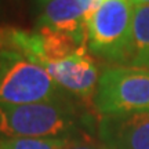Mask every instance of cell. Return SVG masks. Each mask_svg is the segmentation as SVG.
<instances>
[{
  "instance_id": "obj_1",
  "label": "cell",
  "mask_w": 149,
  "mask_h": 149,
  "mask_svg": "<svg viewBox=\"0 0 149 149\" xmlns=\"http://www.w3.org/2000/svg\"><path fill=\"white\" fill-rule=\"evenodd\" d=\"M73 126L72 108L57 100L25 105L0 104V134L6 138H58Z\"/></svg>"
},
{
  "instance_id": "obj_4",
  "label": "cell",
  "mask_w": 149,
  "mask_h": 149,
  "mask_svg": "<svg viewBox=\"0 0 149 149\" xmlns=\"http://www.w3.org/2000/svg\"><path fill=\"white\" fill-rule=\"evenodd\" d=\"M94 104L105 116L149 112V69L130 66L105 69L97 84Z\"/></svg>"
},
{
  "instance_id": "obj_8",
  "label": "cell",
  "mask_w": 149,
  "mask_h": 149,
  "mask_svg": "<svg viewBox=\"0 0 149 149\" xmlns=\"http://www.w3.org/2000/svg\"><path fill=\"white\" fill-rule=\"evenodd\" d=\"M130 66L149 69V4L134 6L133 54Z\"/></svg>"
},
{
  "instance_id": "obj_11",
  "label": "cell",
  "mask_w": 149,
  "mask_h": 149,
  "mask_svg": "<svg viewBox=\"0 0 149 149\" xmlns=\"http://www.w3.org/2000/svg\"><path fill=\"white\" fill-rule=\"evenodd\" d=\"M65 149H101V148L95 146L91 142H86V141H73V142L68 141V145L65 146Z\"/></svg>"
},
{
  "instance_id": "obj_3",
  "label": "cell",
  "mask_w": 149,
  "mask_h": 149,
  "mask_svg": "<svg viewBox=\"0 0 149 149\" xmlns=\"http://www.w3.org/2000/svg\"><path fill=\"white\" fill-rule=\"evenodd\" d=\"M57 94L58 84L40 65L18 53L0 50V104L47 102Z\"/></svg>"
},
{
  "instance_id": "obj_7",
  "label": "cell",
  "mask_w": 149,
  "mask_h": 149,
  "mask_svg": "<svg viewBox=\"0 0 149 149\" xmlns=\"http://www.w3.org/2000/svg\"><path fill=\"white\" fill-rule=\"evenodd\" d=\"M40 6L39 28H50L87 39V25L79 0H44Z\"/></svg>"
},
{
  "instance_id": "obj_10",
  "label": "cell",
  "mask_w": 149,
  "mask_h": 149,
  "mask_svg": "<svg viewBox=\"0 0 149 149\" xmlns=\"http://www.w3.org/2000/svg\"><path fill=\"white\" fill-rule=\"evenodd\" d=\"M79 1L81 8H83L84 21H86V25H87V22L90 21L91 18L94 17V14L100 10V7L104 4L105 0H79Z\"/></svg>"
},
{
  "instance_id": "obj_12",
  "label": "cell",
  "mask_w": 149,
  "mask_h": 149,
  "mask_svg": "<svg viewBox=\"0 0 149 149\" xmlns=\"http://www.w3.org/2000/svg\"><path fill=\"white\" fill-rule=\"evenodd\" d=\"M134 6H139V4H149V0H130Z\"/></svg>"
},
{
  "instance_id": "obj_2",
  "label": "cell",
  "mask_w": 149,
  "mask_h": 149,
  "mask_svg": "<svg viewBox=\"0 0 149 149\" xmlns=\"http://www.w3.org/2000/svg\"><path fill=\"white\" fill-rule=\"evenodd\" d=\"M133 17L130 0H105L87 22L91 53L111 62L128 64L133 54Z\"/></svg>"
},
{
  "instance_id": "obj_6",
  "label": "cell",
  "mask_w": 149,
  "mask_h": 149,
  "mask_svg": "<svg viewBox=\"0 0 149 149\" xmlns=\"http://www.w3.org/2000/svg\"><path fill=\"white\" fill-rule=\"evenodd\" d=\"M100 131L113 149H149V112L105 116Z\"/></svg>"
},
{
  "instance_id": "obj_9",
  "label": "cell",
  "mask_w": 149,
  "mask_h": 149,
  "mask_svg": "<svg viewBox=\"0 0 149 149\" xmlns=\"http://www.w3.org/2000/svg\"><path fill=\"white\" fill-rule=\"evenodd\" d=\"M66 138H1L0 149H65Z\"/></svg>"
},
{
  "instance_id": "obj_5",
  "label": "cell",
  "mask_w": 149,
  "mask_h": 149,
  "mask_svg": "<svg viewBox=\"0 0 149 149\" xmlns=\"http://www.w3.org/2000/svg\"><path fill=\"white\" fill-rule=\"evenodd\" d=\"M42 68L65 90L76 95L87 97L98 84V68L88 54H77L58 62H44Z\"/></svg>"
},
{
  "instance_id": "obj_13",
  "label": "cell",
  "mask_w": 149,
  "mask_h": 149,
  "mask_svg": "<svg viewBox=\"0 0 149 149\" xmlns=\"http://www.w3.org/2000/svg\"><path fill=\"white\" fill-rule=\"evenodd\" d=\"M37 1H39V3H42V1H44V0H37Z\"/></svg>"
}]
</instances>
